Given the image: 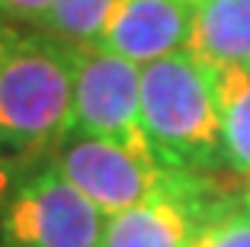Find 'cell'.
<instances>
[{
  "label": "cell",
  "instance_id": "cell-2",
  "mask_svg": "<svg viewBox=\"0 0 250 247\" xmlns=\"http://www.w3.org/2000/svg\"><path fill=\"white\" fill-rule=\"evenodd\" d=\"M141 125L161 167L208 170L221 160V125L208 65L186 48L141 65Z\"/></svg>",
  "mask_w": 250,
  "mask_h": 247
},
{
  "label": "cell",
  "instance_id": "cell-6",
  "mask_svg": "<svg viewBox=\"0 0 250 247\" xmlns=\"http://www.w3.org/2000/svg\"><path fill=\"white\" fill-rule=\"evenodd\" d=\"M221 205L225 199L199 170H173L157 196L109 215L100 247H189L199 225Z\"/></svg>",
  "mask_w": 250,
  "mask_h": 247
},
{
  "label": "cell",
  "instance_id": "cell-8",
  "mask_svg": "<svg viewBox=\"0 0 250 247\" xmlns=\"http://www.w3.org/2000/svg\"><path fill=\"white\" fill-rule=\"evenodd\" d=\"M186 51L208 67H250V0L192 3Z\"/></svg>",
  "mask_w": 250,
  "mask_h": 247
},
{
  "label": "cell",
  "instance_id": "cell-11",
  "mask_svg": "<svg viewBox=\"0 0 250 247\" xmlns=\"http://www.w3.org/2000/svg\"><path fill=\"white\" fill-rule=\"evenodd\" d=\"M189 247H250V212L225 202L199 225Z\"/></svg>",
  "mask_w": 250,
  "mask_h": 247
},
{
  "label": "cell",
  "instance_id": "cell-14",
  "mask_svg": "<svg viewBox=\"0 0 250 247\" xmlns=\"http://www.w3.org/2000/svg\"><path fill=\"white\" fill-rule=\"evenodd\" d=\"M13 36H16V32H13V29L7 26V20H0V55L7 51V45L13 42Z\"/></svg>",
  "mask_w": 250,
  "mask_h": 247
},
{
  "label": "cell",
  "instance_id": "cell-10",
  "mask_svg": "<svg viewBox=\"0 0 250 247\" xmlns=\"http://www.w3.org/2000/svg\"><path fill=\"white\" fill-rule=\"evenodd\" d=\"M112 3L116 0H55L42 20V29L71 45H90L100 39Z\"/></svg>",
  "mask_w": 250,
  "mask_h": 247
},
{
  "label": "cell",
  "instance_id": "cell-4",
  "mask_svg": "<svg viewBox=\"0 0 250 247\" xmlns=\"http://www.w3.org/2000/svg\"><path fill=\"white\" fill-rule=\"evenodd\" d=\"M106 218L71 180L45 167L7 196L0 234L16 247H100Z\"/></svg>",
  "mask_w": 250,
  "mask_h": 247
},
{
  "label": "cell",
  "instance_id": "cell-13",
  "mask_svg": "<svg viewBox=\"0 0 250 247\" xmlns=\"http://www.w3.org/2000/svg\"><path fill=\"white\" fill-rule=\"evenodd\" d=\"M13 186V167H10L7 157H0V205L7 202V193Z\"/></svg>",
  "mask_w": 250,
  "mask_h": 247
},
{
  "label": "cell",
  "instance_id": "cell-15",
  "mask_svg": "<svg viewBox=\"0 0 250 247\" xmlns=\"http://www.w3.org/2000/svg\"><path fill=\"white\" fill-rule=\"evenodd\" d=\"M244 209L250 212V189H247V196H244Z\"/></svg>",
  "mask_w": 250,
  "mask_h": 247
},
{
  "label": "cell",
  "instance_id": "cell-9",
  "mask_svg": "<svg viewBox=\"0 0 250 247\" xmlns=\"http://www.w3.org/2000/svg\"><path fill=\"white\" fill-rule=\"evenodd\" d=\"M221 125V164L250 177V67H208Z\"/></svg>",
  "mask_w": 250,
  "mask_h": 247
},
{
  "label": "cell",
  "instance_id": "cell-16",
  "mask_svg": "<svg viewBox=\"0 0 250 247\" xmlns=\"http://www.w3.org/2000/svg\"><path fill=\"white\" fill-rule=\"evenodd\" d=\"M0 247H16V244H10V241H7V244H0Z\"/></svg>",
  "mask_w": 250,
  "mask_h": 247
},
{
  "label": "cell",
  "instance_id": "cell-12",
  "mask_svg": "<svg viewBox=\"0 0 250 247\" xmlns=\"http://www.w3.org/2000/svg\"><path fill=\"white\" fill-rule=\"evenodd\" d=\"M55 0H0V20H16V22H32L42 26Z\"/></svg>",
  "mask_w": 250,
  "mask_h": 247
},
{
  "label": "cell",
  "instance_id": "cell-5",
  "mask_svg": "<svg viewBox=\"0 0 250 247\" xmlns=\"http://www.w3.org/2000/svg\"><path fill=\"white\" fill-rule=\"evenodd\" d=\"M52 167L106 215L147 202L173 177V167H161L157 160L141 157L112 138L81 135V132L64 135V141L55 148Z\"/></svg>",
  "mask_w": 250,
  "mask_h": 247
},
{
  "label": "cell",
  "instance_id": "cell-17",
  "mask_svg": "<svg viewBox=\"0 0 250 247\" xmlns=\"http://www.w3.org/2000/svg\"><path fill=\"white\" fill-rule=\"evenodd\" d=\"M186 3H199V0H186Z\"/></svg>",
  "mask_w": 250,
  "mask_h": 247
},
{
  "label": "cell",
  "instance_id": "cell-1",
  "mask_svg": "<svg viewBox=\"0 0 250 247\" xmlns=\"http://www.w3.org/2000/svg\"><path fill=\"white\" fill-rule=\"evenodd\" d=\"M74 45L48 32L20 36L0 55V148L42 154L71 132Z\"/></svg>",
  "mask_w": 250,
  "mask_h": 247
},
{
  "label": "cell",
  "instance_id": "cell-7",
  "mask_svg": "<svg viewBox=\"0 0 250 247\" xmlns=\"http://www.w3.org/2000/svg\"><path fill=\"white\" fill-rule=\"evenodd\" d=\"M192 3L186 0H116L96 45L116 51L135 65L186 48Z\"/></svg>",
  "mask_w": 250,
  "mask_h": 247
},
{
  "label": "cell",
  "instance_id": "cell-3",
  "mask_svg": "<svg viewBox=\"0 0 250 247\" xmlns=\"http://www.w3.org/2000/svg\"><path fill=\"white\" fill-rule=\"evenodd\" d=\"M71 132L100 135L157 160L141 125V65L103 45H74Z\"/></svg>",
  "mask_w": 250,
  "mask_h": 247
}]
</instances>
